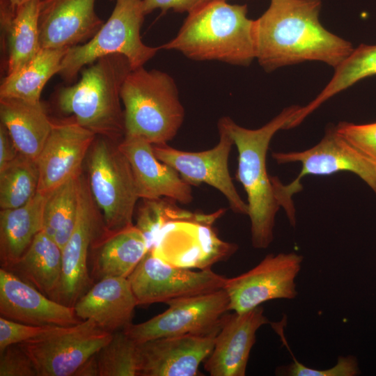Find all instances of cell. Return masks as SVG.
<instances>
[{
	"label": "cell",
	"mask_w": 376,
	"mask_h": 376,
	"mask_svg": "<svg viewBox=\"0 0 376 376\" xmlns=\"http://www.w3.org/2000/svg\"><path fill=\"white\" fill-rule=\"evenodd\" d=\"M320 0H271L254 20L256 58L267 72L308 61L334 68L352 52V43L320 23Z\"/></svg>",
	"instance_id": "1"
},
{
	"label": "cell",
	"mask_w": 376,
	"mask_h": 376,
	"mask_svg": "<svg viewBox=\"0 0 376 376\" xmlns=\"http://www.w3.org/2000/svg\"><path fill=\"white\" fill-rule=\"evenodd\" d=\"M253 26L246 5L212 0L189 13L175 37L159 47L195 61L249 65L256 58Z\"/></svg>",
	"instance_id": "2"
},
{
	"label": "cell",
	"mask_w": 376,
	"mask_h": 376,
	"mask_svg": "<svg viewBox=\"0 0 376 376\" xmlns=\"http://www.w3.org/2000/svg\"><path fill=\"white\" fill-rule=\"evenodd\" d=\"M299 107L292 105L260 128L252 130L236 124L230 117L219 122L228 130L238 152L236 178L247 196L251 243L256 249H266L274 240L275 217L280 206L274 196L272 176L267 170V154L271 140L286 125Z\"/></svg>",
	"instance_id": "3"
},
{
	"label": "cell",
	"mask_w": 376,
	"mask_h": 376,
	"mask_svg": "<svg viewBox=\"0 0 376 376\" xmlns=\"http://www.w3.org/2000/svg\"><path fill=\"white\" fill-rule=\"evenodd\" d=\"M132 70L122 54L97 59L81 70L78 82L59 90L56 97L59 110L72 114L78 124L96 136L122 141L125 117L120 91Z\"/></svg>",
	"instance_id": "4"
},
{
	"label": "cell",
	"mask_w": 376,
	"mask_h": 376,
	"mask_svg": "<svg viewBox=\"0 0 376 376\" xmlns=\"http://www.w3.org/2000/svg\"><path fill=\"white\" fill-rule=\"evenodd\" d=\"M125 136H138L152 145L177 134L185 117L174 79L166 72L143 66L132 70L120 91Z\"/></svg>",
	"instance_id": "5"
},
{
	"label": "cell",
	"mask_w": 376,
	"mask_h": 376,
	"mask_svg": "<svg viewBox=\"0 0 376 376\" xmlns=\"http://www.w3.org/2000/svg\"><path fill=\"white\" fill-rule=\"evenodd\" d=\"M273 159L279 164L299 163L301 168L297 178L283 185L272 176L274 196L283 207L291 225L296 224V212L292 196L301 191V180L305 176L331 175L349 172L358 176L376 196V169L353 145L343 137L336 127H329L322 139L310 148L300 151L274 152Z\"/></svg>",
	"instance_id": "6"
},
{
	"label": "cell",
	"mask_w": 376,
	"mask_h": 376,
	"mask_svg": "<svg viewBox=\"0 0 376 376\" xmlns=\"http://www.w3.org/2000/svg\"><path fill=\"white\" fill-rule=\"evenodd\" d=\"M120 141L96 136L85 160L91 194L109 233L134 225L139 199L130 164L119 147Z\"/></svg>",
	"instance_id": "7"
},
{
	"label": "cell",
	"mask_w": 376,
	"mask_h": 376,
	"mask_svg": "<svg viewBox=\"0 0 376 376\" xmlns=\"http://www.w3.org/2000/svg\"><path fill=\"white\" fill-rule=\"evenodd\" d=\"M145 15L142 0H116L110 17L95 36L68 49L58 75L65 81L71 82L84 66L115 54L125 56L132 70L143 66L161 49L141 40L140 31Z\"/></svg>",
	"instance_id": "8"
},
{
	"label": "cell",
	"mask_w": 376,
	"mask_h": 376,
	"mask_svg": "<svg viewBox=\"0 0 376 376\" xmlns=\"http://www.w3.org/2000/svg\"><path fill=\"white\" fill-rule=\"evenodd\" d=\"M112 335L88 319L71 326H55L19 345L34 363L38 376H74Z\"/></svg>",
	"instance_id": "9"
},
{
	"label": "cell",
	"mask_w": 376,
	"mask_h": 376,
	"mask_svg": "<svg viewBox=\"0 0 376 376\" xmlns=\"http://www.w3.org/2000/svg\"><path fill=\"white\" fill-rule=\"evenodd\" d=\"M221 212L212 215L192 213L168 223L150 251L175 267L210 269L237 249V244L219 239L212 228V222Z\"/></svg>",
	"instance_id": "10"
},
{
	"label": "cell",
	"mask_w": 376,
	"mask_h": 376,
	"mask_svg": "<svg viewBox=\"0 0 376 376\" xmlns=\"http://www.w3.org/2000/svg\"><path fill=\"white\" fill-rule=\"evenodd\" d=\"M107 231L100 211L91 194L87 178H78V205L73 231L62 249V274L52 299L68 306L92 287L88 258L93 242Z\"/></svg>",
	"instance_id": "11"
},
{
	"label": "cell",
	"mask_w": 376,
	"mask_h": 376,
	"mask_svg": "<svg viewBox=\"0 0 376 376\" xmlns=\"http://www.w3.org/2000/svg\"><path fill=\"white\" fill-rule=\"evenodd\" d=\"M169 308L151 319L130 324L123 331L137 343L163 337L204 335L221 329L229 299L225 290L172 300Z\"/></svg>",
	"instance_id": "12"
},
{
	"label": "cell",
	"mask_w": 376,
	"mask_h": 376,
	"mask_svg": "<svg viewBox=\"0 0 376 376\" xmlns=\"http://www.w3.org/2000/svg\"><path fill=\"white\" fill-rule=\"evenodd\" d=\"M127 279L140 306L223 289L227 278L210 268L192 271L173 266L148 251Z\"/></svg>",
	"instance_id": "13"
},
{
	"label": "cell",
	"mask_w": 376,
	"mask_h": 376,
	"mask_svg": "<svg viewBox=\"0 0 376 376\" xmlns=\"http://www.w3.org/2000/svg\"><path fill=\"white\" fill-rule=\"evenodd\" d=\"M303 258L295 252L270 253L248 272L226 279L230 311L244 313L273 299H295Z\"/></svg>",
	"instance_id": "14"
},
{
	"label": "cell",
	"mask_w": 376,
	"mask_h": 376,
	"mask_svg": "<svg viewBox=\"0 0 376 376\" xmlns=\"http://www.w3.org/2000/svg\"><path fill=\"white\" fill-rule=\"evenodd\" d=\"M219 140L212 148L201 152L180 150L164 144L153 145L156 157L175 169L189 185L207 184L228 200L232 210L248 213L247 203L239 195L228 170V157L233 140L226 128L218 123Z\"/></svg>",
	"instance_id": "15"
},
{
	"label": "cell",
	"mask_w": 376,
	"mask_h": 376,
	"mask_svg": "<svg viewBox=\"0 0 376 376\" xmlns=\"http://www.w3.org/2000/svg\"><path fill=\"white\" fill-rule=\"evenodd\" d=\"M96 135L81 126L74 117L53 121L51 132L38 158V191L47 194L78 177Z\"/></svg>",
	"instance_id": "16"
},
{
	"label": "cell",
	"mask_w": 376,
	"mask_h": 376,
	"mask_svg": "<svg viewBox=\"0 0 376 376\" xmlns=\"http://www.w3.org/2000/svg\"><path fill=\"white\" fill-rule=\"evenodd\" d=\"M218 331L163 337L138 343L139 376H196Z\"/></svg>",
	"instance_id": "17"
},
{
	"label": "cell",
	"mask_w": 376,
	"mask_h": 376,
	"mask_svg": "<svg viewBox=\"0 0 376 376\" xmlns=\"http://www.w3.org/2000/svg\"><path fill=\"white\" fill-rule=\"evenodd\" d=\"M0 314L38 326H71L82 320L74 306L54 301L13 272L0 269Z\"/></svg>",
	"instance_id": "18"
},
{
	"label": "cell",
	"mask_w": 376,
	"mask_h": 376,
	"mask_svg": "<svg viewBox=\"0 0 376 376\" xmlns=\"http://www.w3.org/2000/svg\"><path fill=\"white\" fill-rule=\"evenodd\" d=\"M119 147L130 164L139 198H167L183 204L192 201L191 185L156 157L153 145L147 139L125 136Z\"/></svg>",
	"instance_id": "19"
},
{
	"label": "cell",
	"mask_w": 376,
	"mask_h": 376,
	"mask_svg": "<svg viewBox=\"0 0 376 376\" xmlns=\"http://www.w3.org/2000/svg\"><path fill=\"white\" fill-rule=\"evenodd\" d=\"M95 1L41 0L40 48H70L91 39L104 24L95 11Z\"/></svg>",
	"instance_id": "20"
},
{
	"label": "cell",
	"mask_w": 376,
	"mask_h": 376,
	"mask_svg": "<svg viewBox=\"0 0 376 376\" xmlns=\"http://www.w3.org/2000/svg\"><path fill=\"white\" fill-rule=\"evenodd\" d=\"M269 320L263 308L228 314L204 368L211 376H244L256 332Z\"/></svg>",
	"instance_id": "21"
},
{
	"label": "cell",
	"mask_w": 376,
	"mask_h": 376,
	"mask_svg": "<svg viewBox=\"0 0 376 376\" xmlns=\"http://www.w3.org/2000/svg\"><path fill=\"white\" fill-rule=\"evenodd\" d=\"M136 306L128 279L108 277L93 284L74 308L80 320H93L100 328L113 334L132 324Z\"/></svg>",
	"instance_id": "22"
},
{
	"label": "cell",
	"mask_w": 376,
	"mask_h": 376,
	"mask_svg": "<svg viewBox=\"0 0 376 376\" xmlns=\"http://www.w3.org/2000/svg\"><path fill=\"white\" fill-rule=\"evenodd\" d=\"M149 251L142 233L132 225L123 230L105 231L93 243L88 263L92 280L128 278Z\"/></svg>",
	"instance_id": "23"
},
{
	"label": "cell",
	"mask_w": 376,
	"mask_h": 376,
	"mask_svg": "<svg viewBox=\"0 0 376 376\" xmlns=\"http://www.w3.org/2000/svg\"><path fill=\"white\" fill-rule=\"evenodd\" d=\"M40 4L41 0H33L13 8L8 0H0L6 76L17 71L41 49L38 27Z\"/></svg>",
	"instance_id": "24"
},
{
	"label": "cell",
	"mask_w": 376,
	"mask_h": 376,
	"mask_svg": "<svg viewBox=\"0 0 376 376\" xmlns=\"http://www.w3.org/2000/svg\"><path fill=\"white\" fill-rule=\"evenodd\" d=\"M0 118L19 152L36 159L53 125L41 101L0 97Z\"/></svg>",
	"instance_id": "25"
},
{
	"label": "cell",
	"mask_w": 376,
	"mask_h": 376,
	"mask_svg": "<svg viewBox=\"0 0 376 376\" xmlns=\"http://www.w3.org/2000/svg\"><path fill=\"white\" fill-rule=\"evenodd\" d=\"M47 194L38 191L22 206L1 210V267L8 269L15 264L42 230Z\"/></svg>",
	"instance_id": "26"
},
{
	"label": "cell",
	"mask_w": 376,
	"mask_h": 376,
	"mask_svg": "<svg viewBox=\"0 0 376 376\" xmlns=\"http://www.w3.org/2000/svg\"><path fill=\"white\" fill-rule=\"evenodd\" d=\"M52 298L62 274V249L42 230L20 259L6 269Z\"/></svg>",
	"instance_id": "27"
},
{
	"label": "cell",
	"mask_w": 376,
	"mask_h": 376,
	"mask_svg": "<svg viewBox=\"0 0 376 376\" xmlns=\"http://www.w3.org/2000/svg\"><path fill=\"white\" fill-rule=\"evenodd\" d=\"M376 75V45L361 44L335 68L334 74L322 91L307 105L300 107L287 125L294 128L331 97L359 81Z\"/></svg>",
	"instance_id": "28"
},
{
	"label": "cell",
	"mask_w": 376,
	"mask_h": 376,
	"mask_svg": "<svg viewBox=\"0 0 376 376\" xmlns=\"http://www.w3.org/2000/svg\"><path fill=\"white\" fill-rule=\"evenodd\" d=\"M68 49H40L17 71L4 77L0 87V97L40 102L44 86L52 76L58 74Z\"/></svg>",
	"instance_id": "29"
},
{
	"label": "cell",
	"mask_w": 376,
	"mask_h": 376,
	"mask_svg": "<svg viewBox=\"0 0 376 376\" xmlns=\"http://www.w3.org/2000/svg\"><path fill=\"white\" fill-rule=\"evenodd\" d=\"M79 176L47 194L42 230L52 237L61 249L70 238L76 221Z\"/></svg>",
	"instance_id": "30"
},
{
	"label": "cell",
	"mask_w": 376,
	"mask_h": 376,
	"mask_svg": "<svg viewBox=\"0 0 376 376\" xmlns=\"http://www.w3.org/2000/svg\"><path fill=\"white\" fill-rule=\"evenodd\" d=\"M40 173L36 159L21 153L0 169L1 210L27 203L38 192Z\"/></svg>",
	"instance_id": "31"
},
{
	"label": "cell",
	"mask_w": 376,
	"mask_h": 376,
	"mask_svg": "<svg viewBox=\"0 0 376 376\" xmlns=\"http://www.w3.org/2000/svg\"><path fill=\"white\" fill-rule=\"evenodd\" d=\"M96 359L99 376H139L138 343L123 330L113 333Z\"/></svg>",
	"instance_id": "32"
},
{
	"label": "cell",
	"mask_w": 376,
	"mask_h": 376,
	"mask_svg": "<svg viewBox=\"0 0 376 376\" xmlns=\"http://www.w3.org/2000/svg\"><path fill=\"white\" fill-rule=\"evenodd\" d=\"M173 201L167 198L143 199L138 207L135 226L143 235L149 251L154 247L160 231L168 223L193 213L180 208Z\"/></svg>",
	"instance_id": "33"
},
{
	"label": "cell",
	"mask_w": 376,
	"mask_h": 376,
	"mask_svg": "<svg viewBox=\"0 0 376 376\" xmlns=\"http://www.w3.org/2000/svg\"><path fill=\"white\" fill-rule=\"evenodd\" d=\"M285 322L281 320L273 324L275 331L281 336V340L292 357V362L287 366L279 367L276 374L288 376H356L360 370L357 357L352 355L339 356L336 364L324 370L309 368L299 362L292 353L283 334Z\"/></svg>",
	"instance_id": "34"
},
{
	"label": "cell",
	"mask_w": 376,
	"mask_h": 376,
	"mask_svg": "<svg viewBox=\"0 0 376 376\" xmlns=\"http://www.w3.org/2000/svg\"><path fill=\"white\" fill-rule=\"evenodd\" d=\"M337 132L357 148L376 169V122L354 124L340 122Z\"/></svg>",
	"instance_id": "35"
},
{
	"label": "cell",
	"mask_w": 376,
	"mask_h": 376,
	"mask_svg": "<svg viewBox=\"0 0 376 376\" xmlns=\"http://www.w3.org/2000/svg\"><path fill=\"white\" fill-rule=\"evenodd\" d=\"M55 326H38L0 318V352L7 347L19 344L43 335Z\"/></svg>",
	"instance_id": "36"
},
{
	"label": "cell",
	"mask_w": 376,
	"mask_h": 376,
	"mask_svg": "<svg viewBox=\"0 0 376 376\" xmlns=\"http://www.w3.org/2000/svg\"><path fill=\"white\" fill-rule=\"evenodd\" d=\"M0 376H38L31 357L19 344L0 352Z\"/></svg>",
	"instance_id": "37"
},
{
	"label": "cell",
	"mask_w": 376,
	"mask_h": 376,
	"mask_svg": "<svg viewBox=\"0 0 376 376\" xmlns=\"http://www.w3.org/2000/svg\"><path fill=\"white\" fill-rule=\"evenodd\" d=\"M212 0H142L145 15L160 8L163 12L172 9L177 13H190Z\"/></svg>",
	"instance_id": "38"
},
{
	"label": "cell",
	"mask_w": 376,
	"mask_h": 376,
	"mask_svg": "<svg viewBox=\"0 0 376 376\" xmlns=\"http://www.w3.org/2000/svg\"><path fill=\"white\" fill-rule=\"evenodd\" d=\"M19 154L7 129L0 124V169H3Z\"/></svg>",
	"instance_id": "39"
},
{
	"label": "cell",
	"mask_w": 376,
	"mask_h": 376,
	"mask_svg": "<svg viewBox=\"0 0 376 376\" xmlns=\"http://www.w3.org/2000/svg\"><path fill=\"white\" fill-rule=\"evenodd\" d=\"M74 376H99L96 354L88 359Z\"/></svg>",
	"instance_id": "40"
},
{
	"label": "cell",
	"mask_w": 376,
	"mask_h": 376,
	"mask_svg": "<svg viewBox=\"0 0 376 376\" xmlns=\"http://www.w3.org/2000/svg\"><path fill=\"white\" fill-rule=\"evenodd\" d=\"M30 1H33V0H8V3L13 8L19 6L24 4V3H26V2H29Z\"/></svg>",
	"instance_id": "41"
},
{
	"label": "cell",
	"mask_w": 376,
	"mask_h": 376,
	"mask_svg": "<svg viewBox=\"0 0 376 376\" xmlns=\"http://www.w3.org/2000/svg\"><path fill=\"white\" fill-rule=\"evenodd\" d=\"M110 1H113V0H110Z\"/></svg>",
	"instance_id": "42"
},
{
	"label": "cell",
	"mask_w": 376,
	"mask_h": 376,
	"mask_svg": "<svg viewBox=\"0 0 376 376\" xmlns=\"http://www.w3.org/2000/svg\"><path fill=\"white\" fill-rule=\"evenodd\" d=\"M226 1H227V0H226Z\"/></svg>",
	"instance_id": "43"
}]
</instances>
